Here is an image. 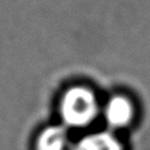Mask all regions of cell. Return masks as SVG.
Segmentation results:
<instances>
[{"mask_svg": "<svg viewBox=\"0 0 150 150\" xmlns=\"http://www.w3.org/2000/svg\"><path fill=\"white\" fill-rule=\"evenodd\" d=\"M101 109L98 94L88 83H73L60 95L59 115L66 128L84 129L90 127L101 114Z\"/></svg>", "mask_w": 150, "mask_h": 150, "instance_id": "6da1fadb", "label": "cell"}, {"mask_svg": "<svg viewBox=\"0 0 150 150\" xmlns=\"http://www.w3.org/2000/svg\"><path fill=\"white\" fill-rule=\"evenodd\" d=\"M101 114L110 129L121 130L134 122L136 117V103L127 93H114L102 104Z\"/></svg>", "mask_w": 150, "mask_h": 150, "instance_id": "7a4b0ae2", "label": "cell"}, {"mask_svg": "<svg viewBox=\"0 0 150 150\" xmlns=\"http://www.w3.org/2000/svg\"><path fill=\"white\" fill-rule=\"evenodd\" d=\"M71 150H124L118 137L109 131L101 130L86 134L71 148Z\"/></svg>", "mask_w": 150, "mask_h": 150, "instance_id": "3957f363", "label": "cell"}, {"mask_svg": "<svg viewBox=\"0 0 150 150\" xmlns=\"http://www.w3.org/2000/svg\"><path fill=\"white\" fill-rule=\"evenodd\" d=\"M68 141L66 127L62 124L48 125L39 132L35 139V150H67Z\"/></svg>", "mask_w": 150, "mask_h": 150, "instance_id": "277c9868", "label": "cell"}]
</instances>
